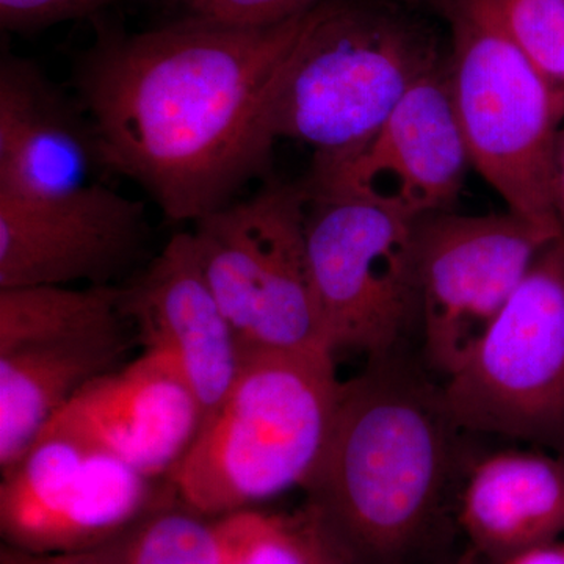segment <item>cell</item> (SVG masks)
Instances as JSON below:
<instances>
[{
    "label": "cell",
    "instance_id": "obj_20",
    "mask_svg": "<svg viewBox=\"0 0 564 564\" xmlns=\"http://www.w3.org/2000/svg\"><path fill=\"white\" fill-rule=\"evenodd\" d=\"M217 522L225 564H310L303 521L242 510Z\"/></svg>",
    "mask_w": 564,
    "mask_h": 564
},
{
    "label": "cell",
    "instance_id": "obj_26",
    "mask_svg": "<svg viewBox=\"0 0 564 564\" xmlns=\"http://www.w3.org/2000/svg\"><path fill=\"white\" fill-rule=\"evenodd\" d=\"M552 203H554L556 220H558L560 228L564 234V126L555 144Z\"/></svg>",
    "mask_w": 564,
    "mask_h": 564
},
{
    "label": "cell",
    "instance_id": "obj_21",
    "mask_svg": "<svg viewBox=\"0 0 564 564\" xmlns=\"http://www.w3.org/2000/svg\"><path fill=\"white\" fill-rule=\"evenodd\" d=\"M508 39L564 88V0H488Z\"/></svg>",
    "mask_w": 564,
    "mask_h": 564
},
{
    "label": "cell",
    "instance_id": "obj_13",
    "mask_svg": "<svg viewBox=\"0 0 564 564\" xmlns=\"http://www.w3.org/2000/svg\"><path fill=\"white\" fill-rule=\"evenodd\" d=\"M122 311L144 350L165 352L176 362L206 419L236 380L242 348L207 284L192 232L174 234L122 288Z\"/></svg>",
    "mask_w": 564,
    "mask_h": 564
},
{
    "label": "cell",
    "instance_id": "obj_6",
    "mask_svg": "<svg viewBox=\"0 0 564 564\" xmlns=\"http://www.w3.org/2000/svg\"><path fill=\"white\" fill-rule=\"evenodd\" d=\"M306 202L303 182L269 180L193 223L199 265L242 351L328 350L307 261Z\"/></svg>",
    "mask_w": 564,
    "mask_h": 564
},
{
    "label": "cell",
    "instance_id": "obj_25",
    "mask_svg": "<svg viewBox=\"0 0 564 564\" xmlns=\"http://www.w3.org/2000/svg\"><path fill=\"white\" fill-rule=\"evenodd\" d=\"M303 527L310 547V564H348L334 540V533L313 508H310V513L303 519Z\"/></svg>",
    "mask_w": 564,
    "mask_h": 564
},
{
    "label": "cell",
    "instance_id": "obj_27",
    "mask_svg": "<svg viewBox=\"0 0 564 564\" xmlns=\"http://www.w3.org/2000/svg\"><path fill=\"white\" fill-rule=\"evenodd\" d=\"M503 564H564V545L547 543L511 556Z\"/></svg>",
    "mask_w": 564,
    "mask_h": 564
},
{
    "label": "cell",
    "instance_id": "obj_5",
    "mask_svg": "<svg viewBox=\"0 0 564 564\" xmlns=\"http://www.w3.org/2000/svg\"><path fill=\"white\" fill-rule=\"evenodd\" d=\"M447 61L456 115L470 162L508 210L564 236L552 203L564 88L508 39L488 0H445Z\"/></svg>",
    "mask_w": 564,
    "mask_h": 564
},
{
    "label": "cell",
    "instance_id": "obj_17",
    "mask_svg": "<svg viewBox=\"0 0 564 564\" xmlns=\"http://www.w3.org/2000/svg\"><path fill=\"white\" fill-rule=\"evenodd\" d=\"M462 524L486 554L511 556L564 532V458L505 451L475 464L462 497Z\"/></svg>",
    "mask_w": 564,
    "mask_h": 564
},
{
    "label": "cell",
    "instance_id": "obj_10",
    "mask_svg": "<svg viewBox=\"0 0 564 564\" xmlns=\"http://www.w3.org/2000/svg\"><path fill=\"white\" fill-rule=\"evenodd\" d=\"M556 237L511 210L417 220L419 322L434 369L447 378L466 362Z\"/></svg>",
    "mask_w": 564,
    "mask_h": 564
},
{
    "label": "cell",
    "instance_id": "obj_24",
    "mask_svg": "<svg viewBox=\"0 0 564 564\" xmlns=\"http://www.w3.org/2000/svg\"><path fill=\"white\" fill-rule=\"evenodd\" d=\"M0 564H120V555L118 541L93 551L66 554H35L7 545L0 554Z\"/></svg>",
    "mask_w": 564,
    "mask_h": 564
},
{
    "label": "cell",
    "instance_id": "obj_2",
    "mask_svg": "<svg viewBox=\"0 0 564 564\" xmlns=\"http://www.w3.org/2000/svg\"><path fill=\"white\" fill-rule=\"evenodd\" d=\"M455 430L443 388L391 356L372 361L343 383L328 443L304 486L311 508L372 554L399 551L443 491Z\"/></svg>",
    "mask_w": 564,
    "mask_h": 564
},
{
    "label": "cell",
    "instance_id": "obj_16",
    "mask_svg": "<svg viewBox=\"0 0 564 564\" xmlns=\"http://www.w3.org/2000/svg\"><path fill=\"white\" fill-rule=\"evenodd\" d=\"M131 348L128 328L0 352V473L9 474L47 423Z\"/></svg>",
    "mask_w": 564,
    "mask_h": 564
},
{
    "label": "cell",
    "instance_id": "obj_14",
    "mask_svg": "<svg viewBox=\"0 0 564 564\" xmlns=\"http://www.w3.org/2000/svg\"><path fill=\"white\" fill-rule=\"evenodd\" d=\"M107 172L90 118L39 63L0 57V196L50 198Z\"/></svg>",
    "mask_w": 564,
    "mask_h": 564
},
{
    "label": "cell",
    "instance_id": "obj_7",
    "mask_svg": "<svg viewBox=\"0 0 564 564\" xmlns=\"http://www.w3.org/2000/svg\"><path fill=\"white\" fill-rule=\"evenodd\" d=\"M443 395L459 430L564 458V236L536 256L491 328L447 377Z\"/></svg>",
    "mask_w": 564,
    "mask_h": 564
},
{
    "label": "cell",
    "instance_id": "obj_9",
    "mask_svg": "<svg viewBox=\"0 0 564 564\" xmlns=\"http://www.w3.org/2000/svg\"><path fill=\"white\" fill-rule=\"evenodd\" d=\"M152 484L58 413L2 475L0 530L7 545L35 554L104 547L148 513Z\"/></svg>",
    "mask_w": 564,
    "mask_h": 564
},
{
    "label": "cell",
    "instance_id": "obj_8",
    "mask_svg": "<svg viewBox=\"0 0 564 564\" xmlns=\"http://www.w3.org/2000/svg\"><path fill=\"white\" fill-rule=\"evenodd\" d=\"M304 188L323 340L334 356L388 358L421 315L417 220L352 193Z\"/></svg>",
    "mask_w": 564,
    "mask_h": 564
},
{
    "label": "cell",
    "instance_id": "obj_19",
    "mask_svg": "<svg viewBox=\"0 0 564 564\" xmlns=\"http://www.w3.org/2000/svg\"><path fill=\"white\" fill-rule=\"evenodd\" d=\"M204 518L188 507L151 514L118 540L120 564H225L218 522Z\"/></svg>",
    "mask_w": 564,
    "mask_h": 564
},
{
    "label": "cell",
    "instance_id": "obj_22",
    "mask_svg": "<svg viewBox=\"0 0 564 564\" xmlns=\"http://www.w3.org/2000/svg\"><path fill=\"white\" fill-rule=\"evenodd\" d=\"M323 0H150L155 24L258 31L295 20Z\"/></svg>",
    "mask_w": 564,
    "mask_h": 564
},
{
    "label": "cell",
    "instance_id": "obj_28",
    "mask_svg": "<svg viewBox=\"0 0 564 564\" xmlns=\"http://www.w3.org/2000/svg\"><path fill=\"white\" fill-rule=\"evenodd\" d=\"M410 3H429V6L436 7L437 10L443 9L445 0H404Z\"/></svg>",
    "mask_w": 564,
    "mask_h": 564
},
{
    "label": "cell",
    "instance_id": "obj_15",
    "mask_svg": "<svg viewBox=\"0 0 564 564\" xmlns=\"http://www.w3.org/2000/svg\"><path fill=\"white\" fill-rule=\"evenodd\" d=\"M61 413L152 480L172 477L204 419L180 367L158 350L96 378Z\"/></svg>",
    "mask_w": 564,
    "mask_h": 564
},
{
    "label": "cell",
    "instance_id": "obj_18",
    "mask_svg": "<svg viewBox=\"0 0 564 564\" xmlns=\"http://www.w3.org/2000/svg\"><path fill=\"white\" fill-rule=\"evenodd\" d=\"M129 325L122 311V288L117 285L0 289V352L117 332Z\"/></svg>",
    "mask_w": 564,
    "mask_h": 564
},
{
    "label": "cell",
    "instance_id": "obj_11",
    "mask_svg": "<svg viewBox=\"0 0 564 564\" xmlns=\"http://www.w3.org/2000/svg\"><path fill=\"white\" fill-rule=\"evenodd\" d=\"M470 165L443 63L404 95L355 154L332 165H313L303 182L314 191L352 193L421 220L456 202Z\"/></svg>",
    "mask_w": 564,
    "mask_h": 564
},
{
    "label": "cell",
    "instance_id": "obj_4",
    "mask_svg": "<svg viewBox=\"0 0 564 564\" xmlns=\"http://www.w3.org/2000/svg\"><path fill=\"white\" fill-rule=\"evenodd\" d=\"M443 63L432 29L393 3L323 0L285 62L270 135L313 148V165L344 161Z\"/></svg>",
    "mask_w": 564,
    "mask_h": 564
},
{
    "label": "cell",
    "instance_id": "obj_3",
    "mask_svg": "<svg viewBox=\"0 0 564 564\" xmlns=\"http://www.w3.org/2000/svg\"><path fill=\"white\" fill-rule=\"evenodd\" d=\"M343 383L332 351L247 350L170 485L203 516L304 488L328 443Z\"/></svg>",
    "mask_w": 564,
    "mask_h": 564
},
{
    "label": "cell",
    "instance_id": "obj_23",
    "mask_svg": "<svg viewBox=\"0 0 564 564\" xmlns=\"http://www.w3.org/2000/svg\"><path fill=\"white\" fill-rule=\"evenodd\" d=\"M128 0H0V28L6 33L35 35L77 20H95Z\"/></svg>",
    "mask_w": 564,
    "mask_h": 564
},
{
    "label": "cell",
    "instance_id": "obj_12",
    "mask_svg": "<svg viewBox=\"0 0 564 564\" xmlns=\"http://www.w3.org/2000/svg\"><path fill=\"white\" fill-rule=\"evenodd\" d=\"M147 240L144 203L102 182L50 198L0 196V289L107 285Z\"/></svg>",
    "mask_w": 564,
    "mask_h": 564
},
{
    "label": "cell",
    "instance_id": "obj_1",
    "mask_svg": "<svg viewBox=\"0 0 564 564\" xmlns=\"http://www.w3.org/2000/svg\"><path fill=\"white\" fill-rule=\"evenodd\" d=\"M307 13L258 31L106 14L74 58L77 101L104 165L140 185L170 221L202 220L270 172L267 115Z\"/></svg>",
    "mask_w": 564,
    "mask_h": 564
}]
</instances>
